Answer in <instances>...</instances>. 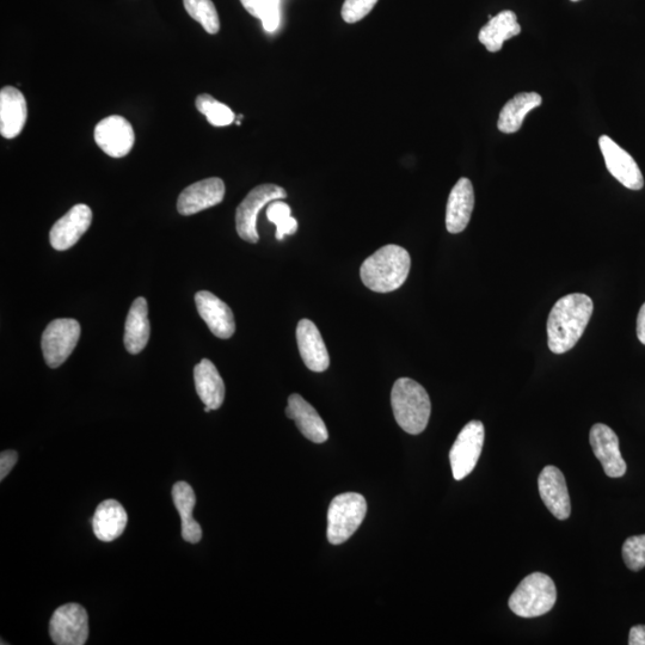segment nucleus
<instances>
[{
    "label": "nucleus",
    "instance_id": "obj_4",
    "mask_svg": "<svg viewBox=\"0 0 645 645\" xmlns=\"http://www.w3.org/2000/svg\"><path fill=\"white\" fill-rule=\"evenodd\" d=\"M557 588L554 580L543 573H533L521 581L509 598L508 605L516 616L537 618L554 608Z\"/></svg>",
    "mask_w": 645,
    "mask_h": 645
},
{
    "label": "nucleus",
    "instance_id": "obj_5",
    "mask_svg": "<svg viewBox=\"0 0 645 645\" xmlns=\"http://www.w3.org/2000/svg\"><path fill=\"white\" fill-rule=\"evenodd\" d=\"M367 513L365 497L356 493L336 496L328 512V540L341 545L358 531Z\"/></svg>",
    "mask_w": 645,
    "mask_h": 645
},
{
    "label": "nucleus",
    "instance_id": "obj_15",
    "mask_svg": "<svg viewBox=\"0 0 645 645\" xmlns=\"http://www.w3.org/2000/svg\"><path fill=\"white\" fill-rule=\"evenodd\" d=\"M538 488L545 506L558 520H567L571 514V502L567 482L556 466H546L540 472Z\"/></svg>",
    "mask_w": 645,
    "mask_h": 645
},
{
    "label": "nucleus",
    "instance_id": "obj_17",
    "mask_svg": "<svg viewBox=\"0 0 645 645\" xmlns=\"http://www.w3.org/2000/svg\"><path fill=\"white\" fill-rule=\"evenodd\" d=\"M297 342L301 359L309 370L317 373L328 370L330 356L315 323L301 319L297 327Z\"/></svg>",
    "mask_w": 645,
    "mask_h": 645
},
{
    "label": "nucleus",
    "instance_id": "obj_18",
    "mask_svg": "<svg viewBox=\"0 0 645 645\" xmlns=\"http://www.w3.org/2000/svg\"><path fill=\"white\" fill-rule=\"evenodd\" d=\"M475 207V192L469 178H460L447 202V231L457 235L468 227Z\"/></svg>",
    "mask_w": 645,
    "mask_h": 645
},
{
    "label": "nucleus",
    "instance_id": "obj_29",
    "mask_svg": "<svg viewBox=\"0 0 645 645\" xmlns=\"http://www.w3.org/2000/svg\"><path fill=\"white\" fill-rule=\"evenodd\" d=\"M195 106L207 121L215 127H225L235 122L236 115L226 104L220 103L208 94H202L196 98Z\"/></svg>",
    "mask_w": 645,
    "mask_h": 645
},
{
    "label": "nucleus",
    "instance_id": "obj_13",
    "mask_svg": "<svg viewBox=\"0 0 645 645\" xmlns=\"http://www.w3.org/2000/svg\"><path fill=\"white\" fill-rule=\"evenodd\" d=\"M92 223V211L89 206L76 205L60 218L49 233L52 247L58 251L69 250L78 243Z\"/></svg>",
    "mask_w": 645,
    "mask_h": 645
},
{
    "label": "nucleus",
    "instance_id": "obj_32",
    "mask_svg": "<svg viewBox=\"0 0 645 645\" xmlns=\"http://www.w3.org/2000/svg\"><path fill=\"white\" fill-rule=\"evenodd\" d=\"M379 0H346L342 6L344 22L353 24L365 18L373 10Z\"/></svg>",
    "mask_w": 645,
    "mask_h": 645
},
{
    "label": "nucleus",
    "instance_id": "obj_26",
    "mask_svg": "<svg viewBox=\"0 0 645 645\" xmlns=\"http://www.w3.org/2000/svg\"><path fill=\"white\" fill-rule=\"evenodd\" d=\"M172 500L181 515L182 538L190 544H198L202 538L201 526L193 518L196 495L187 482H178L172 488Z\"/></svg>",
    "mask_w": 645,
    "mask_h": 645
},
{
    "label": "nucleus",
    "instance_id": "obj_31",
    "mask_svg": "<svg viewBox=\"0 0 645 645\" xmlns=\"http://www.w3.org/2000/svg\"><path fill=\"white\" fill-rule=\"evenodd\" d=\"M622 554L626 567L630 570L641 571L645 568V534L626 539Z\"/></svg>",
    "mask_w": 645,
    "mask_h": 645
},
{
    "label": "nucleus",
    "instance_id": "obj_21",
    "mask_svg": "<svg viewBox=\"0 0 645 645\" xmlns=\"http://www.w3.org/2000/svg\"><path fill=\"white\" fill-rule=\"evenodd\" d=\"M127 522L125 508L118 501L107 500L98 505L92 518V530L101 542L110 543L124 533Z\"/></svg>",
    "mask_w": 645,
    "mask_h": 645
},
{
    "label": "nucleus",
    "instance_id": "obj_16",
    "mask_svg": "<svg viewBox=\"0 0 645 645\" xmlns=\"http://www.w3.org/2000/svg\"><path fill=\"white\" fill-rule=\"evenodd\" d=\"M195 303L199 315L204 319L211 333L219 339L227 340L235 334V316L230 306L211 292L201 291L195 294Z\"/></svg>",
    "mask_w": 645,
    "mask_h": 645
},
{
    "label": "nucleus",
    "instance_id": "obj_3",
    "mask_svg": "<svg viewBox=\"0 0 645 645\" xmlns=\"http://www.w3.org/2000/svg\"><path fill=\"white\" fill-rule=\"evenodd\" d=\"M391 405L393 415L404 432L421 434L428 426L432 403L421 384L409 378L398 379L392 387Z\"/></svg>",
    "mask_w": 645,
    "mask_h": 645
},
{
    "label": "nucleus",
    "instance_id": "obj_7",
    "mask_svg": "<svg viewBox=\"0 0 645 645\" xmlns=\"http://www.w3.org/2000/svg\"><path fill=\"white\" fill-rule=\"evenodd\" d=\"M286 198V190L276 184H262L251 190L237 208L236 226L239 237L245 242L256 244L260 239L256 229L258 213L270 202Z\"/></svg>",
    "mask_w": 645,
    "mask_h": 645
},
{
    "label": "nucleus",
    "instance_id": "obj_2",
    "mask_svg": "<svg viewBox=\"0 0 645 645\" xmlns=\"http://www.w3.org/2000/svg\"><path fill=\"white\" fill-rule=\"evenodd\" d=\"M410 267L411 258L408 251L399 245L389 244L362 263L360 276L364 285L371 291L390 293L404 285Z\"/></svg>",
    "mask_w": 645,
    "mask_h": 645
},
{
    "label": "nucleus",
    "instance_id": "obj_20",
    "mask_svg": "<svg viewBox=\"0 0 645 645\" xmlns=\"http://www.w3.org/2000/svg\"><path fill=\"white\" fill-rule=\"evenodd\" d=\"M288 419L296 422L300 433L315 444H323L329 438L327 426H325L322 417L319 416L316 409L310 403H307L303 397L293 393L288 398V407L286 408Z\"/></svg>",
    "mask_w": 645,
    "mask_h": 645
},
{
    "label": "nucleus",
    "instance_id": "obj_19",
    "mask_svg": "<svg viewBox=\"0 0 645 645\" xmlns=\"http://www.w3.org/2000/svg\"><path fill=\"white\" fill-rule=\"evenodd\" d=\"M27 101L14 86H5L0 91V134L5 139H14L22 132L27 121Z\"/></svg>",
    "mask_w": 645,
    "mask_h": 645
},
{
    "label": "nucleus",
    "instance_id": "obj_34",
    "mask_svg": "<svg viewBox=\"0 0 645 645\" xmlns=\"http://www.w3.org/2000/svg\"><path fill=\"white\" fill-rule=\"evenodd\" d=\"M630 645H645V625H636L630 630Z\"/></svg>",
    "mask_w": 645,
    "mask_h": 645
},
{
    "label": "nucleus",
    "instance_id": "obj_11",
    "mask_svg": "<svg viewBox=\"0 0 645 645\" xmlns=\"http://www.w3.org/2000/svg\"><path fill=\"white\" fill-rule=\"evenodd\" d=\"M98 147L113 158H122L132 151L135 134L129 121L113 115L98 122L94 133Z\"/></svg>",
    "mask_w": 645,
    "mask_h": 645
},
{
    "label": "nucleus",
    "instance_id": "obj_35",
    "mask_svg": "<svg viewBox=\"0 0 645 645\" xmlns=\"http://www.w3.org/2000/svg\"><path fill=\"white\" fill-rule=\"evenodd\" d=\"M637 337L645 346V303L642 305L637 317Z\"/></svg>",
    "mask_w": 645,
    "mask_h": 645
},
{
    "label": "nucleus",
    "instance_id": "obj_1",
    "mask_svg": "<svg viewBox=\"0 0 645 645\" xmlns=\"http://www.w3.org/2000/svg\"><path fill=\"white\" fill-rule=\"evenodd\" d=\"M593 300L582 293L568 294L557 301L548 319V344L552 353L569 352L580 341L591 321Z\"/></svg>",
    "mask_w": 645,
    "mask_h": 645
},
{
    "label": "nucleus",
    "instance_id": "obj_12",
    "mask_svg": "<svg viewBox=\"0 0 645 645\" xmlns=\"http://www.w3.org/2000/svg\"><path fill=\"white\" fill-rule=\"evenodd\" d=\"M589 442L608 477L620 478L625 475L628 468L620 453L618 436L612 428L604 423H597L591 429Z\"/></svg>",
    "mask_w": 645,
    "mask_h": 645
},
{
    "label": "nucleus",
    "instance_id": "obj_22",
    "mask_svg": "<svg viewBox=\"0 0 645 645\" xmlns=\"http://www.w3.org/2000/svg\"><path fill=\"white\" fill-rule=\"evenodd\" d=\"M149 306L143 297L134 300L125 325V347L131 354L143 352L150 340Z\"/></svg>",
    "mask_w": 645,
    "mask_h": 645
},
{
    "label": "nucleus",
    "instance_id": "obj_24",
    "mask_svg": "<svg viewBox=\"0 0 645 645\" xmlns=\"http://www.w3.org/2000/svg\"><path fill=\"white\" fill-rule=\"evenodd\" d=\"M520 33L518 18L513 11L506 10L490 17V21L479 32L478 39L489 52L497 53L501 51L503 43Z\"/></svg>",
    "mask_w": 645,
    "mask_h": 645
},
{
    "label": "nucleus",
    "instance_id": "obj_27",
    "mask_svg": "<svg viewBox=\"0 0 645 645\" xmlns=\"http://www.w3.org/2000/svg\"><path fill=\"white\" fill-rule=\"evenodd\" d=\"M241 3L251 16L262 21L266 32L275 33L278 30L281 21V0H241Z\"/></svg>",
    "mask_w": 645,
    "mask_h": 645
},
{
    "label": "nucleus",
    "instance_id": "obj_33",
    "mask_svg": "<svg viewBox=\"0 0 645 645\" xmlns=\"http://www.w3.org/2000/svg\"><path fill=\"white\" fill-rule=\"evenodd\" d=\"M17 460L18 454L15 451H4L0 454V481H4V478L9 475Z\"/></svg>",
    "mask_w": 645,
    "mask_h": 645
},
{
    "label": "nucleus",
    "instance_id": "obj_36",
    "mask_svg": "<svg viewBox=\"0 0 645 645\" xmlns=\"http://www.w3.org/2000/svg\"><path fill=\"white\" fill-rule=\"evenodd\" d=\"M212 409L210 407H205V413H211Z\"/></svg>",
    "mask_w": 645,
    "mask_h": 645
},
{
    "label": "nucleus",
    "instance_id": "obj_10",
    "mask_svg": "<svg viewBox=\"0 0 645 645\" xmlns=\"http://www.w3.org/2000/svg\"><path fill=\"white\" fill-rule=\"evenodd\" d=\"M599 146L602 156H604L607 170L618 182L631 190H641L644 187V178L640 167H638L635 159L622 149L616 141H613L607 135H602L599 139Z\"/></svg>",
    "mask_w": 645,
    "mask_h": 645
},
{
    "label": "nucleus",
    "instance_id": "obj_23",
    "mask_svg": "<svg viewBox=\"0 0 645 645\" xmlns=\"http://www.w3.org/2000/svg\"><path fill=\"white\" fill-rule=\"evenodd\" d=\"M194 382L196 392L206 407L218 410L223 405L225 384L212 361L204 359L195 366Z\"/></svg>",
    "mask_w": 645,
    "mask_h": 645
},
{
    "label": "nucleus",
    "instance_id": "obj_6",
    "mask_svg": "<svg viewBox=\"0 0 645 645\" xmlns=\"http://www.w3.org/2000/svg\"><path fill=\"white\" fill-rule=\"evenodd\" d=\"M81 337V325L76 319H55L42 334V353L46 364L58 368L70 358Z\"/></svg>",
    "mask_w": 645,
    "mask_h": 645
},
{
    "label": "nucleus",
    "instance_id": "obj_9",
    "mask_svg": "<svg viewBox=\"0 0 645 645\" xmlns=\"http://www.w3.org/2000/svg\"><path fill=\"white\" fill-rule=\"evenodd\" d=\"M49 635L57 645H84L89 637L88 612L75 602L59 607L49 623Z\"/></svg>",
    "mask_w": 645,
    "mask_h": 645
},
{
    "label": "nucleus",
    "instance_id": "obj_25",
    "mask_svg": "<svg viewBox=\"0 0 645 645\" xmlns=\"http://www.w3.org/2000/svg\"><path fill=\"white\" fill-rule=\"evenodd\" d=\"M542 103L543 98L537 92H521L502 108L497 128L506 134L518 132L524 124L526 115L542 106Z\"/></svg>",
    "mask_w": 645,
    "mask_h": 645
},
{
    "label": "nucleus",
    "instance_id": "obj_14",
    "mask_svg": "<svg viewBox=\"0 0 645 645\" xmlns=\"http://www.w3.org/2000/svg\"><path fill=\"white\" fill-rule=\"evenodd\" d=\"M225 183L218 177L207 178L183 190L177 201L182 215H193L217 206L225 198Z\"/></svg>",
    "mask_w": 645,
    "mask_h": 645
},
{
    "label": "nucleus",
    "instance_id": "obj_28",
    "mask_svg": "<svg viewBox=\"0 0 645 645\" xmlns=\"http://www.w3.org/2000/svg\"><path fill=\"white\" fill-rule=\"evenodd\" d=\"M183 4L189 16L199 22L208 34L219 33V15L212 0H183Z\"/></svg>",
    "mask_w": 645,
    "mask_h": 645
},
{
    "label": "nucleus",
    "instance_id": "obj_30",
    "mask_svg": "<svg viewBox=\"0 0 645 645\" xmlns=\"http://www.w3.org/2000/svg\"><path fill=\"white\" fill-rule=\"evenodd\" d=\"M267 218L276 225V239L284 241L286 236L294 235L298 230V221L292 218L291 207L284 201L270 202L267 208Z\"/></svg>",
    "mask_w": 645,
    "mask_h": 645
},
{
    "label": "nucleus",
    "instance_id": "obj_8",
    "mask_svg": "<svg viewBox=\"0 0 645 645\" xmlns=\"http://www.w3.org/2000/svg\"><path fill=\"white\" fill-rule=\"evenodd\" d=\"M485 429L481 421H471L459 433L450 451V463L456 481L475 470L483 451Z\"/></svg>",
    "mask_w": 645,
    "mask_h": 645
},
{
    "label": "nucleus",
    "instance_id": "obj_37",
    "mask_svg": "<svg viewBox=\"0 0 645 645\" xmlns=\"http://www.w3.org/2000/svg\"><path fill=\"white\" fill-rule=\"evenodd\" d=\"M571 2H580V0H571Z\"/></svg>",
    "mask_w": 645,
    "mask_h": 645
}]
</instances>
